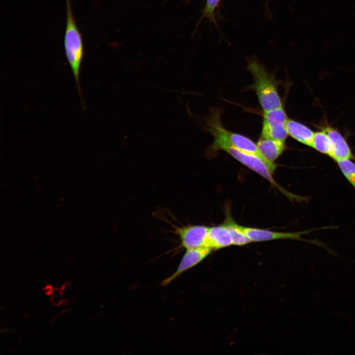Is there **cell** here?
I'll list each match as a JSON object with an SVG mask.
<instances>
[{"mask_svg": "<svg viewBox=\"0 0 355 355\" xmlns=\"http://www.w3.org/2000/svg\"><path fill=\"white\" fill-rule=\"evenodd\" d=\"M288 136L297 142L311 146L314 132L307 126L296 120L288 119L286 123Z\"/></svg>", "mask_w": 355, "mask_h": 355, "instance_id": "cell-12", "label": "cell"}, {"mask_svg": "<svg viewBox=\"0 0 355 355\" xmlns=\"http://www.w3.org/2000/svg\"><path fill=\"white\" fill-rule=\"evenodd\" d=\"M342 174L355 190V163L350 159L337 162Z\"/></svg>", "mask_w": 355, "mask_h": 355, "instance_id": "cell-15", "label": "cell"}, {"mask_svg": "<svg viewBox=\"0 0 355 355\" xmlns=\"http://www.w3.org/2000/svg\"><path fill=\"white\" fill-rule=\"evenodd\" d=\"M224 223L227 226L231 235L233 245L242 246L251 242L249 238L244 232L241 225L237 224L228 215Z\"/></svg>", "mask_w": 355, "mask_h": 355, "instance_id": "cell-13", "label": "cell"}, {"mask_svg": "<svg viewBox=\"0 0 355 355\" xmlns=\"http://www.w3.org/2000/svg\"><path fill=\"white\" fill-rule=\"evenodd\" d=\"M233 245L231 234L227 226L222 224L209 227L207 247L216 250Z\"/></svg>", "mask_w": 355, "mask_h": 355, "instance_id": "cell-11", "label": "cell"}, {"mask_svg": "<svg viewBox=\"0 0 355 355\" xmlns=\"http://www.w3.org/2000/svg\"><path fill=\"white\" fill-rule=\"evenodd\" d=\"M212 250L208 247L186 249L175 271L164 280L161 284L163 286L168 285L183 273L200 263Z\"/></svg>", "mask_w": 355, "mask_h": 355, "instance_id": "cell-7", "label": "cell"}, {"mask_svg": "<svg viewBox=\"0 0 355 355\" xmlns=\"http://www.w3.org/2000/svg\"><path fill=\"white\" fill-rule=\"evenodd\" d=\"M220 1V0H206L205 5L202 10V19L206 18L215 23L214 13Z\"/></svg>", "mask_w": 355, "mask_h": 355, "instance_id": "cell-16", "label": "cell"}, {"mask_svg": "<svg viewBox=\"0 0 355 355\" xmlns=\"http://www.w3.org/2000/svg\"><path fill=\"white\" fill-rule=\"evenodd\" d=\"M241 228L251 242H265L279 239L303 240L301 238L302 235L315 230V229H310L296 232H280L241 225Z\"/></svg>", "mask_w": 355, "mask_h": 355, "instance_id": "cell-8", "label": "cell"}, {"mask_svg": "<svg viewBox=\"0 0 355 355\" xmlns=\"http://www.w3.org/2000/svg\"><path fill=\"white\" fill-rule=\"evenodd\" d=\"M247 70L251 74L253 82L248 89L254 91L263 111L283 106L278 86L279 82L260 63L249 61Z\"/></svg>", "mask_w": 355, "mask_h": 355, "instance_id": "cell-1", "label": "cell"}, {"mask_svg": "<svg viewBox=\"0 0 355 355\" xmlns=\"http://www.w3.org/2000/svg\"><path fill=\"white\" fill-rule=\"evenodd\" d=\"M221 150L226 152L236 160L265 178L289 199L303 201L305 198L289 192L277 183L272 176L276 169V164L266 161L258 154L241 150L229 145L223 146Z\"/></svg>", "mask_w": 355, "mask_h": 355, "instance_id": "cell-3", "label": "cell"}, {"mask_svg": "<svg viewBox=\"0 0 355 355\" xmlns=\"http://www.w3.org/2000/svg\"><path fill=\"white\" fill-rule=\"evenodd\" d=\"M328 136L331 143V152L330 157L336 162L347 159H353L351 149L343 136L337 130L330 127L323 129Z\"/></svg>", "mask_w": 355, "mask_h": 355, "instance_id": "cell-9", "label": "cell"}, {"mask_svg": "<svg viewBox=\"0 0 355 355\" xmlns=\"http://www.w3.org/2000/svg\"><path fill=\"white\" fill-rule=\"evenodd\" d=\"M226 145H231L239 150L253 153L261 156L256 143L244 135L228 130L213 141L211 147L213 151L216 152L220 150L221 148Z\"/></svg>", "mask_w": 355, "mask_h": 355, "instance_id": "cell-6", "label": "cell"}, {"mask_svg": "<svg viewBox=\"0 0 355 355\" xmlns=\"http://www.w3.org/2000/svg\"><path fill=\"white\" fill-rule=\"evenodd\" d=\"M256 144L261 156L270 163H274L286 148L284 141L261 136Z\"/></svg>", "mask_w": 355, "mask_h": 355, "instance_id": "cell-10", "label": "cell"}, {"mask_svg": "<svg viewBox=\"0 0 355 355\" xmlns=\"http://www.w3.org/2000/svg\"><path fill=\"white\" fill-rule=\"evenodd\" d=\"M261 137L285 141L288 119L283 106L263 111Z\"/></svg>", "mask_w": 355, "mask_h": 355, "instance_id": "cell-4", "label": "cell"}, {"mask_svg": "<svg viewBox=\"0 0 355 355\" xmlns=\"http://www.w3.org/2000/svg\"><path fill=\"white\" fill-rule=\"evenodd\" d=\"M66 2V23L64 37L66 57L72 72L81 101L80 72L83 57L84 45L82 36L74 20L70 0Z\"/></svg>", "mask_w": 355, "mask_h": 355, "instance_id": "cell-2", "label": "cell"}, {"mask_svg": "<svg viewBox=\"0 0 355 355\" xmlns=\"http://www.w3.org/2000/svg\"><path fill=\"white\" fill-rule=\"evenodd\" d=\"M311 147L322 154L330 156L331 152V143L324 130L314 132Z\"/></svg>", "mask_w": 355, "mask_h": 355, "instance_id": "cell-14", "label": "cell"}, {"mask_svg": "<svg viewBox=\"0 0 355 355\" xmlns=\"http://www.w3.org/2000/svg\"><path fill=\"white\" fill-rule=\"evenodd\" d=\"M209 227L202 225H183L175 228V233L185 249L207 247Z\"/></svg>", "mask_w": 355, "mask_h": 355, "instance_id": "cell-5", "label": "cell"}]
</instances>
